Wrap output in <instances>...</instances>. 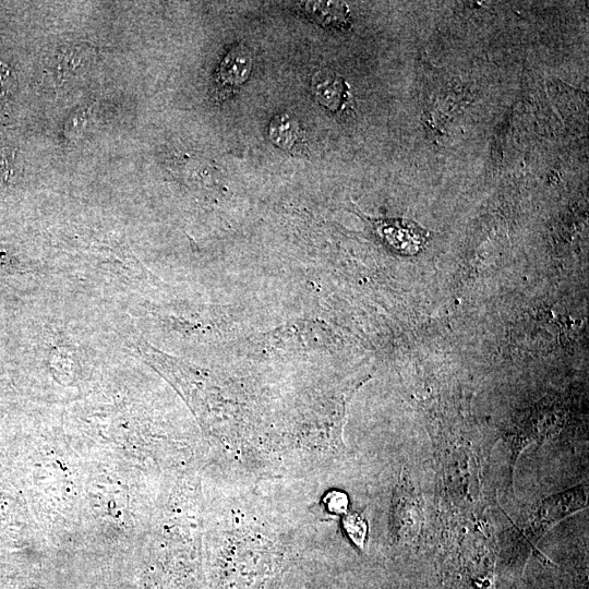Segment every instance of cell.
<instances>
[{
  "label": "cell",
  "mask_w": 589,
  "mask_h": 589,
  "mask_svg": "<svg viewBox=\"0 0 589 589\" xmlns=\"http://www.w3.org/2000/svg\"><path fill=\"white\" fill-rule=\"evenodd\" d=\"M377 232L394 251L404 256H415L424 249L428 232L412 221L384 220L376 225Z\"/></svg>",
  "instance_id": "cell-1"
},
{
  "label": "cell",
  "mask_w": 589,
  "mask_h": 589,
  "mask_svg": "<svg viewBox=\"0 0 589 589\" xmlns=\"http://www.w3.org/2000/svg\"><path fill=\"white\" fill-rule=\"evenodd\" d=\"M251 71L252 57L249 48L243 43L237 44L221 63L219 82L226 89H237L249 79Z\"/></svg>",
  "instance_id": "cell-2"
},
{
  "label": "cell",
  "mask_w": 589,
  "mask_h": 589,
  "mask_svg": "<svg viewBox=\"0 0 589 589\" xmlns=\"http://www.w3.org/2000/svg\"><path fill=\"white\" fill-rule=\"evenodd\" d=\"M316 98L324 107L331 111L338 110L345 96V84L342 78L328 70L317 72L312 79Z\"/></svg>",
  "instance_id": "cell-3"
},
{
  "label": "cell",
  "mask_w": 589,
  "mask_h": 589,
  "mask_svg": "<svg viewBox=\"0 0 589 589\" xmlns=\"http://www.w3.org/2000/svg\"><path fill=\"white\" fill-rule=\"evenodd\" d=\"M269 137L275 146L285 151H294L303 138L298 120L290 114L276 115L272 119Z\"/></svg>",
  "instance_id": "cell-4"
},
{
  "label": "cell",
  "mask_w": 589,
  "mask_h": 589,
  "mask_svg": "<svg viewBox=\"0 0 589 589\" xmlns=\"http://www.w3.org/2000/svg\"><path fill=\"white\" fill-rule=\"evenodd\" d=\"M306 12L323 27L341 28L348 21V10L342 3H307Z\"/></svg>",
  "instance_id": "cell-5"
},
{
  "label": "cell",
  "mask_w": 589,
  "mask_h": 589,
  "mask_svg": "<svg viewBox=\"0 0 589 589\" xmlns=\"http://www.w3.org/2000/svg\"><path fill=\"white\" fill-rule=\"evenodd\" d=\"M90 59L91 51L88 48L69 47L58 56L56 72L63 78H72L88 65Z\"/></svg>",
  "instance_id": "cell-6"
},
{
  "label": "cell",
  "mask_w": 589,
  "mask_h": 589,
  "mask_svg": "<svg viewBox=\"0 0 589 589\" xmlns=\"http://www.w3.org/2000/svg\"><path fill=\"white\" fill-rule=\"evenodd\" d=\"M344 528L352 542L359 548L364 549L367 537V523L358 514H348L344 519Z\"/></svg>",
  "instance_id": "cell-7"
},
{
  "label": "cell",
  "mask_w": 589,
  "mask_h": 589,
  "mask_svg": "<svg viewBox=\"0 0 589 589\" xmlns=\"http://www.w3.org/2000/svg\"><path fill=\"white\" fill-rule=\"evenodd\" d=\"M15 69L0 59V104H3L17 89Z\"/></svg>",
  "instance_id": "cell-8"
},
{
  "label": "cell",
  "mask_w": 589,
  "mask_h": 589,
  "mask_svg": "<svg viewBox=\"0 0 589 589\" xmlns=\"http://www.w3.org/2000/svg\"><path fill=\"white\" fill-rule=\"evenodd\" d=\"M18 172L17 154L11 150L0 151V180L9 182Z\"/></svg>",
  "instance_id": "cell-9"
},
{
  "label": "cell",
  "mask_w": 589,
  "mask_h": 589,
  "mask_svg": "<svg viewBox=\"0 0 589 589\" xmlns=\"http://www.w3.org/2000/svg\"><path fill=\"white\" fill-rule=\"evenodd\" d=\"M327 506L333 513L345 514L348 510V498L342 492H332L327 498Z\"/></svg>",
  "instance_id": "cell-10"
},
{
  "label": "cell",
  "mask_w": 589,
  "mask_h": 589,
  "mask_svg": "<svg viewBox=\"0 0 589 589\" xmlns=\"http://www.w3.org/2000/svg\"><path fill=\"white\" fill-rule=\"evenodd\" d=\"M0 589H38L30 582L24 581H8L0 582Z\"/></svg>",
  "instance_id": "cell-11"
}]
</instances>
